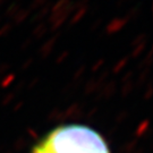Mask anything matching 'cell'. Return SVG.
Segmentation results:
<instances>
[{
	"mask_svg": "<svg viewBox=\"0 0 153 153\" xmlns=\"http://www.w3.org/2000/svg\"><path fill=\"white\" fill-rule=\"evenodd\" d=\"M52 153H110L104 138L84 125H62L50 131L43 141Z\"/></svg>",
	"mask_w": 153,
	"mask_h": 153,
	"instance_id": "1",
	"label": "cell"
},
{
	"mask_svg": "<svg viewBox=\"0 0 153 153\" xmlns=\"http://www.w3.org/2000/svg\"><path fill=\"white\" fill-rule=\"evenodd\" d=\"M31 153H52V152L49 151V150L45 148L42 143L40 142L36 146H34V149L32 150V152Z\"/></svg>",
	"mask_w": 153,
	"mask_h": 153,
	"instance_id": "2",
	"label": "cell"
}]
</instances>
